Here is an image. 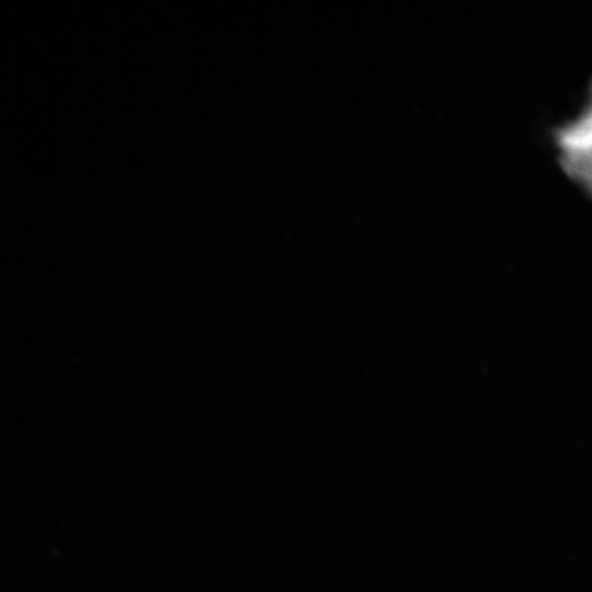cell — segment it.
Instances as JSON below:
<instances>
[{
	"mask_svg": "<svg viewBox=\"0 0 592 592\" xmlns=\"http://www.w3.org/2000/svg\"><path fill=\"white\" fill-rule=\"evenodd\" d=\"M550 143L561 172L592 201V78L576 113L551 128Z\"/></svg>",
	"mask_w": 592,
	"mask_h": 592,
	"instance_id": "cell-1",
	"label": "cell"
}]
</instances>
